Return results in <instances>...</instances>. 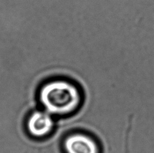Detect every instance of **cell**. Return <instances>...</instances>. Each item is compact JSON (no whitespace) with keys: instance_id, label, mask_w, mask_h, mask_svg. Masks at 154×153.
<instances>
[{"instance_id":"2","label":"cell","mask_w":154,"mask_h":153,"mask_svg":"<svg viewBox=\"0 0 154 153\" xmlns=\"http://www.w3.org/2000/svg\"><path fill=\"white\" fill-rule=\"evenodd\" d=\"M64 148L66 153H102L97 139L83 132H76L67 136Z\"/></svg>"},{"instance_id":"3","label":"cell","mask_w":154,"mask_h":153,"mask_svg":"<svg viewBox=\"0 0 154 153\" xmlns=\"http://www.w3.org/2000/svg\"><path fill=\"white\" fill-rule=\"evenodd\" d=\"M54 125L51 114L45 111H38L29 117L27 121V129L32 136L40 138L48 134L53 129Z\"/></svg>"},{"instance_id":"1","label":"cell","mask_w":154,"mask_h":153,"mask_svg":"<svg viewBox=\"0 0 154 153\" xmlns=\"http://www.w3.org/2000/svg\"><path fill=\"white\" fill-rule=\"evenodd\" d=\"M39 100L45 111L51 116H66L80 107L82 95L75 84L66 80H54L43 86Z\"/></svg>"}]
</instances>
